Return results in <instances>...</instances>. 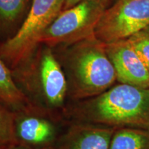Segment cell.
Returning <instances> with one entry per match:
<instances>
[{
  "mask_svg": "<svg viewBox=\"0 0 149 149\" xmlns=\"http://www.w3.org/2000/svg\"><path fill=\"white\" fill-rule=\"evenodd\" d=\"M72 123L149 130V88L120 84L64 109Z\"/></svg>",
  "mask_w": 149,
  "mask_h": 149,
  "instance_id": "obj_1",
  "label": "cell"
},
{
  "mask_svg": "<svg viewBox=\"0 0 149 149\" xmlns=\"http://www.w3.org/2000/svg\"><path fill=\"white\" fill-rule=\"evenodd\" d=\"M68 95L75 101L104 93L117 79L105 44L95 37L72 44L65 57Z\"/></svg>",
  "mask_w": 149,
  "mask_h": 149,
  "instance_id": "obj_2",
  "label": "cell"
},
{
  "mask_svg": "<svg viewBox=\"0 0 149 149\" xmlns=\"http://www.w3.org/2000/svg\"><path fill=\"white\" fill-rule=\"evenodd\" d=\"M65 0H33L17 33L0 47V58L10 69H19L31 59L41 36L63 10Z\"/></svg>",
  "mask_w": 149,
  "mask_h": 149,
  "instance_id": "obj_3",
  "label": "cell"
},
{
  "mask_svg": "<svg viewBox=\"0 0 149 149\" xmlns=\"http://www.w3.org/2000/svg\"><path fill=\"white\" fill-rule=\"evenodd\" d=\"M107 0H82L63 10L41 36L40 44L50 46L74 44L94 35L95 29L105 10Z\"/></svg>",
  "mask_w": 149,
  "mask_h": 149,
  "instance_id": "obj_4",
  "label": "cell"
},
{
  "mask_svg": "<svg viewBox=\"0 0 149 149\" xmlns=\"http://www.w3.org/2000/svg\"><path fill=\"white\" fill-rule=\"evenodd\" d=\"M149 27V0H117L104 11L95 37L109 44L126 40Z\"/></svg>",
  "mask_w": 149,
  "mask_h": 149,
  "instance_id": "obj_5",
  "label": "cell"
},
{
  "mask_svg": "<svg viewBox=\"0 0 149 149\" xmlns=\"http://www.w3.org/2000/svg\"><path fill=\"white\" fill-rule=\"evenodd\" d=\"M37 75V88L33 105L48 113L64 111L68 83L61 65L50 48L41 55Z\"/></svg>",
  "mask_w": 149,
  "mask_h": 149,
  "instance_id": "obj_6",
  "label": "cell"
},
{
  "mask_svg": "<svg viewBox=\"0 0 149 149\" xmlns=\"http://www.w3.org/2000/svg\"><path fill=\"white\" fill-rule=\"evenodd\" d=\"M49 113L35 106L16 112L15 134L19 144L34 149H51L59 130Z\"/></svg>",
  "mask_w": 149,
  "mask_h": 149,
  "instance_id": "obj_7",
  "label": "cell"
},
{
  "mask_svg": "<svg viewBox=\"0 0 149 149\" xmlns=\"http://www.w3.org/2000/svg\"><path fill=\"white\" fill-rule=\"evenodd\" d=\"M105 48L120 82L149 88V70L127 40L105 44Z\"/></svg>",
  "mask_w": 149,
  "mask_h": 149,
  "instance_id": "obj_8",
  "label": "cell"
},
{
  "mask_svg": "<svg viewBox=\"0 0 149 149\" xmlns=\"http://www.w3.org/2000/svg\"><path fill=\"white\" fill-rule=\"evenodd\" d=\"M116 128L72 123L52 149H109Z\"/></svg>",
  "mask_w": 149,
  "mask_h": 149,
  "instance_id": "obj_9",
  "label": "cell"
},
{
  "mask_svg": "<svg viewBox=\"0 0 149 149\" xmlns=\"http://www.w3.org/2000/svg\"><path fill=\"white\" fill-rule=\"evenodd\" d=\"M0 100L15 112L33 107L28 97L15 81L13 72L0 58Z\"/></svg>",
  "mask_w": 149,
  "mask_h": 149,
  "instance_id": "obj_10",
  "label": "cell"
},
{
  "mask_svg": "<svg viewBox=\"0 0 149 149\" xmlns=\"http://www.w3.org/2000/svg\"><path fill=\"white\" fill-rule=\"evenodd\" d=\"M109 149H149V130L117 128L112 136Z\"/></svg>",
  "mask_w": 149,
  "mask_h": 149,
  "instance_id": "obj_11",
  "label": "cell"
},
{
  "mask_svg": "<svg viewBox=\"0 0 149 149\" xmlns=\"http://www.w3.org/2000/svg\"><path fill=\"white\" fill-rule=\"evenodd\" d=\"M16 112L0 100V149L18 144L15 134Z\"/></svg>",
  "mask_w": 149,
  "mask_h": 149,
  "instance_id": "obj_12",
  "label": "cell"
},
{
  "mask_svg": "<svg viewBox=\"0 0 149 149\" xmlns=\"http://www.w3.org/2000/svg\"><path fill=\"white\" fill-rule=\"evenodd\" d=\"M126 40L149 70V33L143 31Z\"/></svg>",
  "mask_w": 149,
  "mask_h": 149,
  "instance_id": "obj_13",
  "label": "cell"
},
{
  "mask_svg": "<svg viewBox=\"0 0 149 149\" xmlns=\"http://www.w3.org/2000/svg\"><path fill=\"white\" fill-rule=\"evenodd\" d=\"M28 0H0V19L6 22L15 20L22 13Z\"/></svg>",
  "mask_w": 149,
  "mask_h": 149,
  "instance_id": "obj_14",
  "label": "cell"
},
{
  "mask_svg": "<svg viewBox=\"0 0 149 149\" xmlns=\"http://www.w3.org/2000/svg\"><path fill=\"white\" fill-rule=\"evenodd\" d=\"M81 1H82V0H65L63 10H66V9H68L70 8V7L73 6L74 5H75L76 3H79Z\"/></svg>",
  "mask_w": 149,
  "mask_h": 149,
  "instance_id": "obj_15",
  "label": "cell"
},
{
  "mask_svg": "<svg viewBox=\"0 0 149 149\" xmlns=\"http://www.w3.org/2000/svg\"><path fill=\"white\" fill-rule=\"evenodd\" d=\"M5 149H34V148H29V147L23 146V145L17 144L13 145V146H9L8 148Z\"/></svg>",
  "mask_w": 149,
  "mask_h": 149,
  "instance_id": "obj_16",
  "label": "cell"
},
{
  "mask_svg": "<svg viewBox=\"0 0 149 149\" xmlns=\"http://www.w3.org/2000/svg\"><path fill=\"white\" fill-rule=\"evenodd\" d=\"M148 28H149V27H148ZM144 31H147V32H148V33H149V31H147V30H144Z\"/></svg>",
  "mask_w": 149,
  "mask_h": 149,
  "instance_id": "obj_17",
  "label": "cell"
},
{
  "mask_svg": "<svg viewBox=\"0 0 149 149\" xmlns=\"http://www.w3.org/2000/svg\"><path fill=\"white\" fill-rule=\"evenodd\" d=\"M51 149H52V148H51Z\"/></svg>",
  "mask_w": 149,
  "mask_h": 149,
  "instance_id": "obj_18",
  "label": "cell"
}]
</instances>
